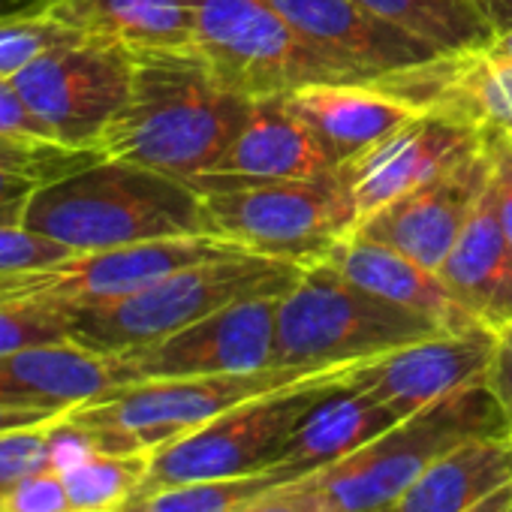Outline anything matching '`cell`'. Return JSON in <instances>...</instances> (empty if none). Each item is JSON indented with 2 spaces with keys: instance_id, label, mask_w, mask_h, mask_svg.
Instances as JSON below:
<instances>
[{
  "instance_id": "obj_1",
  "label": "cell",
  "mask_w": 512,
  "mask_h": 512,
  "mask_svg": "<svg viewBox=\"0 0 512 512\" xmlns=\"http://www.w3.org/2000/svg\"><path fill=\"white\" fill-rule=\"evenodd\" d=\"M193 46L133 52V85L97 139L109 160H127L190 181L208 172L250 115Z\"/></svg>"
},
{
  "instance_id": "obj_2",
  "label": "cell",
  "mask_w": 512,
  "mask_h": 512,
  "mask_svg": "<svg viewBox=\"0 0 512 512\" xmlns=\"http://www.w3.org/2000/svg\"><path fill=\"white\" fill-rule=\"evenodd\" d=\"M25 226L73 253L214 235L202 196L187 181L109 157L46 184L25 214Z\"/></svg>"
},
{
  "instance_id": "obj_3",
  "label": "cell",
  "mask_w": 512,
  "mask_h": 512,
  "mask_svg": "<svg viewBox=\"0 0 512 512\" xmlns=\"http://www.w3.org/2000/svg\"><path fill=\"white\" fill-rule=\"evenodd\" d=\"M302 272L305 263L260 253L196 263L124 299L73 308L70 338L97 353H130L151 347L226 305L260 296H284L296 287Z\"/></svg>"
},
{
  "instance_id": "obj_4",
  "label": "cell",
  "mask_w": 512,
  "mask_h": 512,
  "mask_svg": "<svg viewBox=\"0 0 512 512\" xmlns=\"http://www.w3.org/2000/svg\"><path fill=\"white\" fill-rule=\"evenodd\" d=\"M214 235L250 253L317 263L356 229L353 196L338 169L320 178L193 175Z\"/></svg>"
},
{
  "instance_id": "obj_5",
  "label": "cell",
  "mask_w": 512,
  "mask_h": 512,
  "mask_svg": "<svg viewBox=\"0 0 512 512\" xmlns=\"http://www.w3.org/2000/svg\"><path fill=\"white\" fill-rule=\"evenodd\" d=\"M437 332L446 329L359 287L329 260H317L278 302L275 365L332 368L365 362Z\"/></svg>"
},
{
  "instance_id": "obj_6",
  "label": "cell",
  "mask_w": 512,
  "mask_h": 512,
  "mask_svg": "<svg viewBox=\"0 0 512 512\" xmlns=\"http://www.w3.org/2000/svg\"><path fill=\"white\" fill-rule=\"evenodd\" d=\"M509 431L497 395L488 383H476L401 419L350 458L305 479L329 512H383L458 443Z\"/></svg>"
},
{
  "instance_id": "obj_7",
  "label": "cell",
  "mask_w": 512,
  "mask_h": 512,
  "mask_svg": "<svg viewBox=\"0 0 512 512\" xmlns=\"http://www.w3.org/2000/svg\"><path fill=\"white\" fill-rule=\"evenodd\" d=\"M359 362L323 368L299 383L256 395L202 428L151 452L148 473L136 494L205 479H235L269 470L284 452L299 422L338 386H344Z\"/></svg>"
},
{
  "instance_id": "obj_8",
  "label": "cell",
  "mask_w": 512,
  "mask_h": 512,
  "mask_svg": "<svg viewBox=\"0 0 512 512\" xmlns=\"http://www.w3.org/2000/svg\"><path fill=\"white\" fill-rule=\"evenodd\" d=\"M323 368H263L250 374H211V377H163L118 386L67 416L94 431L109 455L157 452L160 446L202 428L220 413L299 383Z\"/></svg>"
},
{
  "instance_id": "obj_9",
  "label": "cell",
  "mask_w": 512,
  "mask_h": 512,
  "mask_svg": "<svg viewBox=\"0 0 512 512\" xmlns=\"http://www.w3.org/2000/svg\"><path fill=\"white\" fill-rule=\"evenodd\" d=\"M193 49L214 79L256 103L308 85L353 82L311 49L269 0H187Z\"/></svg>"
},
{
  "instance_id": "obj_10",
  "label": "cell",
  "mask_w": 512,
  "mask_h": 512,
  "mask_svg": "<svg viewBox=\"0 0 512 512\" xmlns=\"http://www.w3.org/2000/svg\"><path fill=\"white\" fill-rule=\"evenodd\" d=\"M238 253L250 250L223 235H181L106 250H82L40 269L0 275V302H43L73 311L124 299L178 269Z\"/></svg>"
},
{
  "instance_id": "obj_11",
  "label": "cell",
  "mask_w": 512,
  "mask_h": 512,
  "mask_svg": "<svg viewBox=\"0 0 512 512\" xmlns=\"http://www.w3.org/2000/svg\"><path fill=\"white\" fill-rule=\"evenodd\" d=\"M46 133L70 148H97L133 85V52L103 40H76L37 58L16 76Z\"/></svg>"
},
{
  "instance_id": "obj_12",
  "label": "cell",
  "mask_w": 512,
  "mask_h": 512,
  "mask_svg": "<svg viewBox=\"0 0 512 512\" xmlns=\"http://www.w3.org/2000/svg\"><path fill=\"white\" fill-rule=\"evenodd\" d=\"M281 296H260L226 305L205 320L130 353L121 359L127 383L163 377L250 374L275 368Z\"/></svg>"
},
{
  "instance_id": "obj_13",
  "label": "cell",
  "mask_w": 512,
  "mask_h": 512,
  "mask_svg": "<svg viewBox=\"0 0 512 512\" xmlns=\"http://www.w3.org/2000/svg\"><path fill=\"white\" fill-rule=\"evenodd\" d=\"M374 85L419 112L470 127L488 148H512V58L488 49L437 55L380 76Z\"/></svg>"
},
{
  "instance_id": "obj_14",
  "label": "cell",
  "mask_w": 512,
  "mask_h": 512,
  "mask_svg": "<svg viewBox=\"0 0 512 512\" xmlns=\"http://www.w3.org/2000/svg\"><path fill=\"white\" fill-rule=\"evenodd\" d=\"M494 350L497 332L488 326L437 332L377 359L359 362L347 383L407 419L452 392L485 383Z\"/></svg>"
},
{
  "instance_id": "obj_15",
  "label": "cell",
  "mask_w": 512,
  "mask_h": 512,
  "mask_svg": "<svg viewBox=\"0 0 512 512\" xmlns=\"http://www.w3.org/2000/svg\"><path fill=\"white\" fill-rule=\"evenodd\" d=\"M497 154L500 151L482 142L431 181L419 184L407 196L365 217L353 229V235L395 247L428 269H440L458 232L464 229L476 199L491 181Z\"/></svg>"
},
{
  "instance_id": "obj_16",
  "label": "cell",
  "mask_w": 512,
  "mask_h": 512,
  "mask_svg": "<svg viewBox=\"0 0 512 512\" xmlns=\"http://www.w3.org/2000/svg\"><path fill=\"white\" fill-rule=\"evenodd\" d=\"M479 145L482 139L470 127L419 112L362 154L338 163L335 169L356 205V226L389 202L431 181Z\"/></svg>"
},
{
  "instance_id": "obj_17",
  "label": "cell",
  "mask_w": 512,
  "mask_h": 512,
  "mask_svg": "<svg viewBox=\"0 0 512 512\" xmlns=\"http://www.w3.org/2000/svg\"><path fill=\"white\" fill-rule=\"evenodd\" d=\"M293 31L353 82H377L386 73L437 58L401 28L365 10L359 0H269Z\"/></svg>"
},
{
  "instance_id": "obj_18",
  "label": "cell",
  "mask_w": 512,
  "mask_h": 512,
  "mask_svg": "<svg viewBox=\"0 0 512 512\" xmlns=\"http://www.w3.org/2000/svg\"><path fill=\"white\" fill-rule=\"evenodd\" d=\"M127 386L118 356L88 350L73 338L0 356V401L70 413Z\"/></svg>"
},
{
  "instance_id": "obj_19",
  "label": "cell",
  "mask_w": 512,
  "mask_h": 512,
  "mask_svg": "<svg viewBox=\"0 0 512 512\" xmlns=\"http://www.w3.org/2000/svg\"><path fill=\"white\" fill-rule=\"evenodd\" d=\"M437 275L458 305L491 332H500L512 323V247L497 220L491 181L476 199Z\"/></svg>"
},
{
  "instance_id": "obj_20",
  "label": "cell",
  "mask_w": 512,
  "mask_h": 512,
  "mask_svg": "<svg viewBox=\"0 0 512 512\" xmlns=\"http://www.w3.org/2000/svg\"><path fill=\"white\" fill-rule=\"evenodd\" d=\"M335 163L287 103V97L256 100L247 121L226 145L220 160L202 175H241V178H320Z\"/></svg>"
},
{
  "instance_id": "obj_21",
  "label": "cell",
  "mask_w": 512,
  "mask_h": 512,
  "mask_svg": "<svg viewBox=\"0 0 512 512\" xmlns=\"http://www.w3.org/2000/svg\"><path fill=\"white\" fill-rule=\"evenodd\" d=\"M323 260H329L359 287L434 320L446 332H467L482 326L467 308L458 305V299L449 293L437 269L422 266L419 260L395 247L350 232Z\"/></svg>"
},
{
  "instance_id": "obj_22",
  "label": "cell",
  "mask_w": 512,
  "mask_h": 512,
  "mask_svg": "<svg viewBox=\"0 0 512 512\" xmlns=\"http://www.w3.org/2000/svg\"><path fill=\"white\" fill-rule=\"evenodd\" d=\"M287 103L305 118L335 166L419 115L416 106L374 82L308 85L287 94Z\"/></svg>"
},
{
  "instance_id": "obj_23",
  "label": "cell",
  "mask_w": 512,
  "mask_h": 512,
  "mask_svg": "<svg viewBox=\"0 0 512 512\" xmlns=\"http://www.w3.org/2000/svg\"><path fill=\"white\" fill-rule=\"evenodd\" d=\"M398 422L401 416L389 410L383 401L344 383L335 392H329L299 422V428L293 431L284 452L269 470L281 482L305 479L311 473H320L350 458L353 452H359L362 446H368Z\"/></svg>"
},
{
  "instance_id": "obj_24",
  "label": "cell",
  "mask_w": 512,
  "mask_h": 512,
  "mask_svg": "<svg viewBox=\"0 0 512 512\" xmlns=\"http://www.w3.org/2000/svg\"><path fill=\"white\" fill-rule=\"evenodd\" d=\"M512 482V431L458 443L383 512H464Z\"/></svg>"
},
{
  "instance_id": "obj_25",
  "label": "cell",
  "mask_w": 512,
  "mask_h": 512,
  "mask_svg": "<svg viewBox=\"0 0 512 512\" xmlns=\"http://www.w3.org/2000/svg\"><path fill=\"white\" fill-rule=\"evenodd\" d=\"M49 10L82 37L130 52L193 46L187 0H61Z\"/></svg>"
},
{
  "instance_id": "obj_26",
  "label": "cell",
  "mask_w": 512,
  "mask_h": 512,
  "mask_svg": "<svg viewBox=\"0 0 512 512\" xmlns=\"http://www.w3.org/2000/svg\"><path fill=\"white\" fill-rule=\"evenodd\" d=\"M97 160H103L97 148H70L55 139L0 136V226H25V214L46 184Z\"/></svg>"
},
{
  "instance_id": "obj_27",
  "label": "cell",
  "mask_w": 512,
  "mask_h": 512,
  "mask_svg": "<svg viewBox=\"0 0 512 512\" xmlns=\"http://www.w3.org/2000/svg\"><path fill=\"white\" fill-rule=\"evenodd\" d=\"M359 4L434 55L476 52L494 43L491 28L470 0H359Z\"/></svg>"
},
{
  "instance_id": "obj_28",
  "label": "cell",
  "mask_w": 512,
  "mask_h": 512,
  "mask_svg": "<svg viewBox=\"0 0 512 512\" xmlns=\"http://www.w3.org/2000/svg\"><path fill=\"white\" fill-rule=\"evenodd\" d=\"M151 464V452L133 455H109L97 452L73 470L61 473L73 512H112L124 500H130Z\"/></svg>"
},
{
  "instance_id": "obj_29",
  "label": "cell",
  "mask_w": 512,
  "mask_h": 512,
  "mask_svg": "<svg viewBox=\"0 0 512 512\" xmlns=\"http://www.w3.org/2000/svg\"><path fill=\"white\" fill-rule=\"evenodd\" d=\"M281 482L272 470L235 476V479H205L181 482L145 494H133L112 512H232L247 497Z\"/></svg>"
},
{
  "instance_id": "obj_30",
  "label": "cell",
  "mask_w": 512,
  "mask_h": 512,
  "mask_svg": "<svg viewBox=\"0 0 512 512\" xmlns=\"http://www.w3.org/2000/svg\"><path fill=\"white\" fill-rule=\"evenodd\" d=\"M76 40H82V34L64 25L46 7H22L0 13V76L16 79L46 52Z\"/></svg>"
},
{
  "instance_id": "obj_31",
  "label": "cell",
  "mask_w": 512,
  "mask_h": 512,
  "mask_svg": "<svg viewBox=\"0 0 512 512\" xmlns=\"http://www.w3.org/2000/svg\"><path fill=\"white\" fill-rule=\"evenodd\" d=\"M70 338V311L43 302H0V356Z\"/></svg>"
},
{
  "instance_id": "obj_32",
  "label": "cell",
  "mask_w": 512,
  "mask_h": 512,
  "mask_svg": "<svg viewBox=\"0 0 512 512\" xmlns=\"http://www.w3.org/2000/svg\"><path fill=\"white\" fill-rule=\"evenodd\" d=\"M43 470H52L49 422L0 434V494H7L10 488Z\"/></svg>"
},
{
  "instance_id": "obj_33",
  "label": "cell",
  "mask_w": 512,
  "mask_h": 512,
  "mask_svg": "<svg viewBox=\"0 0 512 512\" xmlns=\"http://www.w3.org/2000/svg\"><path fill=\"white\" fill-rule=\"evenodd\" d=\"M73 250L28 229V226H0V275L28 272L64 260Z\"/></svg>"
},
{
  "instance_id": "obj_34",
  "label": "cell",
  "mask_w": 512,
  "mask_h": 512,
  "mask_svg": "<svg viewBox=\"0 0 512 512\" xmlns=\"http://www.w3.org/2000/svg\"><path fill=\"white\" fill-rule=\"evenodd\" d=\"M4 512H73L61 473L43 470L4 494Z\"/></svg>"
},
{
  "instance_id": "obj_35",
  "label": "cell",
  "mask_w": 512,
  "mask_h": 512,
  "mask_svg": "<svg viewBox=\"0 0 512 512\" xmlns=\"http://www.w3.org/2000/svg\"><path fill=\"white\" fill-rule=\"evenodd\" d=\"M232 512H329V509L308 479H290V482H275L260 494L247 497Z\"/></svg>"
},
{
  "instance_id": "obj_36",
  "label": "cell",
  "mask_w": 512,
  "mask_h": 512,
  "mask_svg": "<svg viewBox=\"0 0 512 512\" xmlns=\"http://www.w3.org/2000/svg\"><path fill=\"white\" fill-rule=\"evenodd\" d=\"M0 136L16 139H52L43 121L31 112L28 100L22 97L16 79L0 76Z\"/></svg>"
},
{
  "instance_id": "obj_37",
  "label": "cell",
  "mask_w": 512,
  "mask_h": 512,
  "mask_svg": "<svg viewBox=\"0 0 512 512\" xmlns=\"http://www.w3.org/2000/svg\"><path fill=\"white\" fill-rule=\"evenodd\" d=\"M485 383L497 395V401L509 419V428H512V323L497 332V350H494Z\"/></svg>"
},
{
  "instance_id": "obj_38",
  "label": "cell",
  "mask_w": 512,
  "mask_h": 512,
  "mask_svg": "<svg viewBox=\"0 0 512 512\" xmlns=\"http://www.w3.org/2000/svg\"><path fill=\"white\" fill-rule=\"evenodd\" d=\"M491 187H494V199H497V220L500 229L512 247V148H503L497 154L494 163V175H491Z\"/></svg>"
},
{
  "instance_id": "obj_39",
  "label": "cell",
  "mask_w": 512,
  "mask_h": 512,
  "mask_svg": "<svg viewBox=\"0 0 512 512\" xmlns=\"http://www.w3.org/2000/svg\"><path fill=\"white\" fill-rule=\"evenodd\" d=\"M58 416H64V413H58V410H40V407H19V404H4V401H0V434H4V431H16V428L46 425V422H52Z\"/></svg>"
},
{
  "instance_id": "obj_40",
  "label": "cell",
  "mask_w": 512,
  "mask_h": 512,
  "mask_svg": "<svg viewBox=\"0 0 512 512\" xmlns=\"http://www.w3.org/2000/svg\"><path fill=\"white\" fill-rule=\"evenodd\" d=\"M470 4L485 19L494 40L503 37L506 31H512V0H470Z\"/></svg>"
},
{
  "instance_id": "obj_41",
  "label": "cell",
  "mask_w": 512,
  "mask_h": 512,
  "mask_svg": "<svg viewBox=\"0 0 512 512\" xmlns=\"http://www.w3.org/2000/svg\"><path fill=\"white\" fill-rule=\"evenodd\" d=\"M509 503H512V482H506L503 488L491 491L485 500H479L476 506H470L464 512H509Z\"/></svg>"
},
{
  "instance_id": "obj_42",
  "label": "cell",
  "mask_w": 512,
  "mask_h": 512,
  "mask_svg": "<svg viewBox=\"0 0 512 512\" xmlns=\"http://www.w3.org/2000/svg\"><path fill=\"white\" fill-rule=\"evenodd\" d=\"M491 55H503V58H512V31H506L503 37H497L491 46H488Z\"/></svg>"
},
{
  "instance_id": "obj_43",
  "label": "cell",
  "mask_w": 512,
  "mask_h": 512,
  "mask_svg": "<svg viewBox=\"0 0 512 512\" xmlns=\"http://www.w3.org/2000/svg\"><path fill=\"white\" fill-rule=\"evenodd\" d=\"M16 4H25V7H55V4H61V0H16Z\"/></svg>"
},
{
  "instance_id": "obj_44",
  "label": "cell",
  "mask_w": 512,
  "mask_h": 512,
  "mask_svg": "<svg viewBox=\"0 0 512 512\" xmlns=\"http://www.w3.org/2000/svg\"><path fill=\"white\" fill-rule=\"evenodd\" d=\"M0 512H4V494H0Z\"/></svg>"
},
{
  "instance_id": "obj_45",
  "label": "cell",
  "mask_w": 512,
  "mask_h": 512,
  "mask_svg": "<svg viewBox=\"0 0 512 512\" xmlns=\"http://www.w3.org/2000/svg\"><path fill=\"white\" fill-rule=\"evenodd\" d=\"M509 512H512V503H509Z\"/></svg>"
}]
</instances>
